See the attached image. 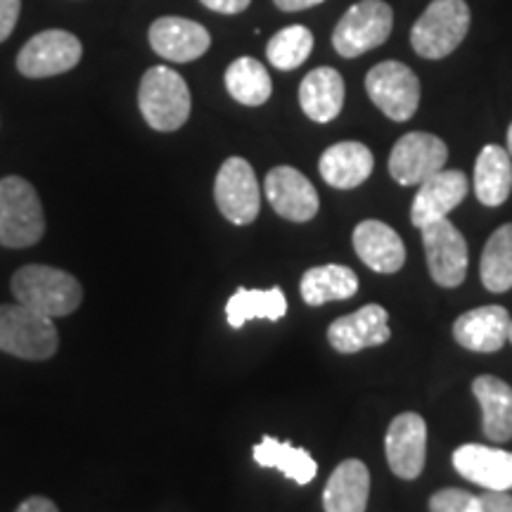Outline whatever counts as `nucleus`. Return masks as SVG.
<instances>
[{"label": "nucleus", "instance_id": "obj_25", "mask_svg": "<svg viewBox=\"0 0 512 512\" xmlns=\"http://www.w3.org/2000/svg\"><path fill=\"white\" fill-rule=\"evenodd\" d=\"M299 290H302V299L309 306L344 302L358 292V275L349 266H316L304 273Z\"/></svg>", "mask_w": 512, "mask_h": 512}, {"label": "nucleus", "instance_id": "obj_1", "mask_svg": "<svg viewBox=\"0 0 512 512\" xmlns=\"http://www.w3.org/2000/svg\"><path fill=\"white\" fill-rule=\"evenodd\" d=\"M12 294L19 304L48 318L69 316L83 302L81 283L67 271L50 266H22L12 275Z\"/></svg>", "mask_w": 512, "mask_h": 512}, {"label": "nucleus", "instance_id": "obj_28", "mask_svg": "<svg viewBox=\"0 0 512 512\" xmlns=\"http://www.w3.org/2000/svg\"><path fill=\"white\" fill-rule=\"evenodd\" d=\"M226 88L230 98L247 107L264 105L273 93L271 76H268L264 64L247 55L238 57L226 69Z\"/></svg>", "mask_w": 512, "mask_h": 512}, {"label": "nucleus", "instance_id": "obj_13", "mask_svg": "<svg viewBox=\"0 0 512 512\" xmlns=\"http://www.w3.org/2000/svg\"><path fill=\"white\" fill-rule=\"evenodd\" d=\"M266 197L275 214L294 223L311 221L320 207L313 183L292 166H275L273 171H268Z\"/></svg>", "mask_w": 512, "mask_h": 512}, {"label": "nucleus", "instance_id": "obj_17", "mask_svg": "<svg viewBox=\"0 0 512 512\" xmlns=\"http://www.w3.org/2000/svg\"><path fill=\"white\" fill-rule=\"evenodd\" d=\"M453 467L460 477L484 486L486 491L512 489V453L503 448L465 444L453 453Z\"/></svg>", "mask_w": 512, "mask_h": 512}, {"label": "nucleus", "instance_id": "obj_35", "mask_svg": "<svg viewBox=\"0 0 512 512\" xmlns=\"http://www.w3.org/2000/svg\"><path fill=\"white\" fill-rule=\"evenodd\" d=\"M15 512H60V510H57V505L53 501H48V498L31 496L22 505H19Z\"/></svg>", "mask_w": 512, "mask_h": 512}, {"label": "nucleus", "instance_id": "obj_23", "mask_svg": "<svg viewBox=\"0 0 512 512\" xmlns=\"http://www.w3.org/2000/svg\"><path fill=\"white\" fill-rule=\"evenodd\" d=\"M472 394L482 406V430L491 441L512 439V387L501 377L482 375L472 382Z\"/></svg>", "mask_w": 512, "mask_h": 512}, {"label": "nucleus", "instance_id": "obj_18", "mask_svg": "<svg viewBox=\"0 0 512 512\" xmlns=\"http://www.w3.org/2000/svg\"><path fill=\"white\" fill-rule=\"evenodd\" d=\"M510 320V313L503 306H479L456 320L453 337L460 347L477 354H494L508 342Z\"/></svg>", "mask_w": 512, "mask_h": 512}, {"label": "nucleus", "instance_id": "obj_19", "mask_svg": "<svg viewBox=\"0 0 512 512\" xmlns=\"http://www.w3.org/2000/svg\"><path fill=\"white\" fill-rule=\"evenodd\" d=\"M354 249L358 259L375 273H396L406 264V247L399 233L387 223L368 219L354 230Z\"/></svg>", "mask_w": 512, "mask_h": 512}, {"label": "nucleus", "instance_id": "obj_38", "mask_svg": "<svg viewBox=\"0 0 512 512\" xmlns=\"http://www.w3.org/2000/svg\"><path fill=\"white\" fill-rule=\"evenodd\" d=\"M508 342H512V320H510V337H508Z\"/></svg>", "mask_w": 512, "mask_h": 512}, {"label": "nucleus", "instance_id": "obj_4", "mask_svg": "<svg viewBox=\"0 0 512 512\" xmlns=\"http://www.w3.org/2000/svg\"><path fill=\"white\" fill-rule=\"evenodd\" d=\"M470 31L465 0H432L411 29L413 50L425 60H444Z\"/></svg>", "mask_w": 512, "mask_h": 512}, {"label": "nucleus", "instance_id": "obj_3", "mask_svg": "<svg viewBox=\"0 0 512 512\" xmlns=\"http://www.w3.org/2000/svg\"><path fill=\"white\" fill-rule=\"evenodd\" d=\"M138 105L143 119L155 131H178L190 117V88L181 74L159 64L143 74Z\"/></svg>", "mask_w": 512, "mask_h": 512}, {"label": "nucleus", "instance_id": "obj_11", "mask_svg": "<svg viewBox=\"0 0 512 512\" xmlns=\"http://www.w3.org/2000/svg\"><path fill=\"white\" fill-rule=\"evenodd\" d=\"M420 233L434 283L441 287L463 285L470 254H467V242L460 230L448 219H439L420 228Z\"/></svg>", "mask_w": 512, "mask_h": 512}, {"label": "nucleus", "instance_id": "obj_2", "mask_svg": "<svg viewBox=\"0 0 512 512\" xmlns=\"http://www.w3.org/2000/svg\"><path fill=\"white\" fill-rule=\"evenodd\" d=\"M46 216L34 185L19 176L0 181V247L24 249L41 242Z\"/></svg>", "mask_w": 512, "mask_h": 512}, {"label": "nucleus", "instance_id": "obj_22", "mask_svg": "<svg viewBox=\"0 0 512 512\" xmlns=\"http://www.w3.org/2000/svg\"><path fill=\"white\" fill-rule=\"evenodd\" d=\"M370 496V472L361 460H342L323 491L325 512H366Z\"/></svg>", "mask_w": 512, "mask_h": 512}, {"label": "nucleus", "instance_id": "obj_20", "mask_svg": "<svg viewBox=\"0 0 512 512\" xmlns=\"http://www.w3.org/2000/svg\"><path fill=\"white\" fill-rule=\"evenodd\" d=\"M375 157L363 143L344 140L320 155L318 169L323 181L337 190H354L373 174Z\"/></svg>", "mask_w": 512, "mask_h": 512}, {"label": "nucleus", "instance_id": "obj_15", "mask_svg": "<svg viewBox=\"0 0 512 512\" xmlns=\"http://www.w3.org/2000/svg\"><path fill=\"white\" fill-rule=\"evenodd\" d=\"M150 46L169 62H195L211 46V34L202 24L185 17H159L152 22Z\"/></svg>", "mask_w": 512, "mask_h": 512}, {"label": "nucleus", "instance_id": "obj_6", "mask_svg": "<svg viewBox=\"0 0 512 512\" xmlns=\"http://www.w3.org/2000/svg\"><path fill=\"white\" fill-rule=\"evenodd\" d=\"M394 27V10L384 0H361L344 12L332 31V46L342 57L354 60L387 43Z\"/></svg>", "mask_w": 512, "mask_h": 512}, {"label": "nucleus", "instance_id": "obj_24", "mask_svg": "<svg viewBox=\"0 0 512 512\" xmlns=\"http://www.w3.org/2000/svg\"><path fill=\"white\" fill-rule=\"evenodd\" d=\"M512 192V159L501 145H486L475 164V195L484 207H501Z\"/></svg>", "mask_w": 512, "mask_h": 512}, {"label": "nucleus", "instance_id": "obj_8", "mask_svg": "<svg viewBox=\"0 0 512 512\" xmlns=\"http://www.w3.org/2000/svg\"><path fill=\"white\" fill-rule=\"evenodd\" d=\"M216 207L235 226H249L261 209V190L252 164L242 157H230L221 164L214 183Z\"/></svg>", "mask_w": 512, "mask_h": 512}, {"label": "nucleus", "instance_id": "obj_26", "mask_svg": "<svg viewBox=\"0 0 512 512\" xmlns=\"http://www.w3.org/2000/svg\"><path fill=\"white\" fill-rule=\"evenodd\" d=\"M252 456L261 467H275L285 477L294 479L297 484H309L316 477L318 465L306 448H297L287 441L264 437L254 446Z\"/></svg>", "mask_w": 512, "mask_h": 512}, {"label": "nucleus", "instance_id": "obj_9", "mask_svg": "<svg viewBox=\"0 0 512 512\" xmlns=\"http://www.w3.org/2000/svg\"><path fill=\"white\" fill-rule=\"evenodd\" d=\"M83 46L74 34L62 29H48L29 38L19 50L17 69L27 79H48L74 69L81 62Z\"/></svg>", "mask_w": 512, "mask_h": 512}, {"label": "nucleus", "instance_id": "obj_32", "mask_svg": "<svg viewBox=\"0 0 512 512\" xmlns=\"http://www.w3.org/2000/svg\"><path fill=\"white\" fill-rule=\"evenodd\" d=\"M472 512H512V496L508 491H486L475 496Z\"/></svg>", "mask_w": 512, "mask_h": 512}, {"label": "nucleus", "instance_id": "obj_31", "mask_svg": "<svg viewBox=\"0 0 512 512\" xmlns=\"http://www.w3.org/2000/svg\"><path fill=\"white\" fill-rule=\"evenodd\" d=\"M475 496L463 489H441L430 498V512H472Z\"/></svg>", "mask_w": 512, "mask_h": 512}, {"label": "nucleus", "instance_id": "obj_29", "mask_svg": "<svg viewBox=\"0 0 512 512\" xmlns=\"http://www.w3.org/2000/svg\"><path fill=\"white\" fill-rule=\"evenodd\" d=\"M479 275L489 292L512 290V223L498 228L486 242Z\"/></svg>", "mask_w": 512, "mask_h": 512}, {"label": "nucleus", "instance_id": "obj_27", "mask_svg": "<svg viewBox=\"0 0 512 512\" xmlns=\"http://www.w3.org/2000/svg\"><path fill=\"white\" fill-rule=\"evenodd\" d=\"M287 313V299L280 287H271V290H245L240 287L226 304V318L230 328L240 330L249 320L266 318V320H280Z\"/></svg>", "mask_w": 512, "mask_h": 512}, {"label": "nucleus", "instance_id": "obj_34", "mask_svg": "<svg viewBox=\"0 0 512 512\" xmlns=\"http://www.w3.org/2000/svg\"><path fill=\"white\" fill-rule=\"evenodd\" d=\"M200 3L219 15H240L252 5V0H200Z\"/></svg>", "mask_w": 512, "mask_h": 512}, {"label": "nucleus", "instance_id": "obj_7", "mask_svg": "<svg viewBox=\"0 0 512 512\" xmlns=\"http://www.w3.org/2000/svg\"><path fill=\"white\" fill-rule=\"evenodd\" d=\"M366 91L377 110L392 121H408L418 112L420 81L408 64L396 60L375 64L366 76Z\"/></svg>", "mask_w": 512, "mask_h": 512}, {"label": "nucleus", "instance_id": "obj_37", "mask_svg": "<svg viewBox=\"0 0 512 512\" xmlns=\"http://www.w3.org/2000/svg\"><path fill=\"white\" fill-rule=\"evenodd\" d=\"M508 155L512 157V124L508 128Z\"/></svg>", "mask_w": 512, "mask_h": 512}, {"label": "nucleus", "instance_id": "obj_33", "mask_svg": "<svg viewBox=\"0 0 512 512\" xmlns=\"http://www.w3.org/2000/svg\"><path fill=\"white\" fill-rule=\"evenodd\" d=\"M19 10H22V0H0V43L8 41L15 31Z\"/></svg>", "mask_w": 512, "mask_h": 512}, {"label": "nucleus", "instance_id": "obj_10", "mask_svg": "<svg viewBox=\"0 0 512 512\" xmlns=\"http://www.w3.org/2000/svg\"><path fill=\"white\" fill-rule=\"evenodd\" d=\"M448 147L441 138L413 131L399 138L389 155V174L399 185H420L446 166Z\"/></svg>", "mask_w": 512, "mask_h": 512}, {"label": "nucleus", "instance_id": "obj_12", "mask_svg": "<svg viewBox=\"0 0 512 512\" xmlns=\"http://www.w3.org/2000/svg\"><path fill=\"white\" fill-rule=\"evenodd\" d=\"M384 453L401 479H418L427 458V425L418 413L396 415L384 437Z\"/></svg>", "mask_w": 512, "mask_h": 512}, {"label": "nucleus", "instance_id": "obj_14", "mask_svg": "<svg viewBox=\"0 0 512 512\" xmlns=\"http://www.w3.org/2000/svg\"><path fill=\"white\" fill-rule=\"evenodd\" d=\"M389 313L380 304H368L349 316L337 318L328 328L330 347L339 354H356L368 347H380L389 342Z\"/></svg>", "mask_w": 512, "mask_h": 512}, {"label": "nucleus", "instance_id": "obj_36", "mask_svg": "<svg viewBox=\"0 0 512 512\" xmlns=\"http://www.w3.org/2000/svg\"><path fill=\"white\" fill-rule=\"evenodd\" d=\"M283 12H299V10H309L313 5L325 3V0H273Z\"/></svg>", "mask_w": 512, "mask_h": 512}, {"label": "nucleus", "instance_id": "obj_16", "mask_svg": "<svg viewBox=\"0 0 512 512\" xmlns=\"http://www.w3.org/2000/svg\"><path fill=\"white\" fill-rule=\"evenodd\" d=\"M470 181L463 171L441 169L439 174L420 183L411 207V223L415 228H425L430 223L446 219L448 211H453L465 200Z\"/></svg>", "mask_w": 512, "mask_h": 512}, {"label": "nucleus", "instance_id": "obj_30", "mask_svg": "<svg viewBox=\"0 0 512 512\" xmlns=\"http://www.w3.org/2000/svg\"><path fill=\"white\" fill-rule=\"evenodd\" d=\"M313 50V34L302 24L278 31L266 46V57L280 72H292L309 60Z\"/></svg>", "mask_w": 512, "mask_h": 512}, {"label": "nucleus", "instance_id": "obj_21", "mask_svg": "<svg viewBox=\"0 0 512 512\" xmlns=\"http://www.w3.org/2000/svg\"><path fill=\"white\" fill-rule=\"evenodd\" d=\"M344 93L347 88H344L342 74L332 67H318L304 76L299 86V105L311 121L328 124L342 112Z\"/></svg>", "mask_w": 512, "mask_h": 512}, {"label": "nucleus", "instance_id": "obj_5", "mask_svg": "<svg viewBox=\"0 0 512 512\" xmlns=\"http://www.w3.org/2000/svg\"><path fill=\"white\" fill-rule=\"evenodd\" d=\"M57 342L53 318L19 302L0 304V351L27 361H48L55 356Z\"/></svg>", "mask_w": 512, "mask_h": 512}]
</instances>
